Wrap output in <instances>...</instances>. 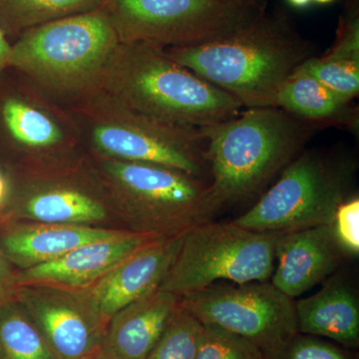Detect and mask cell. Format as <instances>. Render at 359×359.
<instances>
[{"label":"cell","instance_id":"6da1fadb","mask_svg":"<svg viewBox=\"0 0 359 359\" xmlns=\"http://www.w3.org/2000/svg\"><path fill=\"white\" fill-rule=\"evenodd\" d=\"M175 62L236 99L243 107H276L278 92L313 46L280 9L208 43L165 48Z\"/></svg>","mask_w":359,"mask_h":359},{"label":"cell","instance_id":"7a4b0ae2","mask_svg":"<svg viewBox=\"0 0 359 359\" xmlns=\"http://www.w3.org/2000/svg\"><path fill=\"white\" fill-rule=\"evenodd\" d=\"M98 88L144 114L196 128L231 119L243 108L230 94L175 62L165 48L147 42H119Z\"/></svg>","mask_w":359,"mask_h":359},{"label":"cell","instance_id":"3957f363","mask_svg":"<svg viewBox=\"0 0 359 359\" xmlns=\"http://www.w3.org/2000/svg\"><path fill=\"white\" fill-rule=\"evenodd\" d=\"M313 127L280 108L266 107L248 108L200 128L217 208L247 199L282 173L301 154Z\"/></svg>","mask_w":359,"mask_h":359},{"label":"cell","instance_id":"277c9868","mask_svg":"<svg viewBox=\"0 0 359 359\" xmlns=\"http://www.w3.org/2000/svg\"><path fill=\"white\" fill-rule=\"evenodd\" d=\"M60 103L87 155L204 175L207 144L200 128L144 114L98 87Z\"/></svg>","mask_w":359,"mask_h":359},{"label":"cell","instance_id":"5b68a950","mask_svg":"<svg viewBox=\"0 0 359 359\" xmlns=\"http://www.w3.org/2000/svg\"><path fill=\"white\" fill-rule=\"evenodd\" d=\"M130 231L159 238L183 235L211 221L218 208L209 184L160 165L87 155Z\"/></svg>","mask_w":359,"mask_h":359},{"label":"cell","instance_id":"8992f818","mask_svg":"<svg viewBox=\"0 0 359 359\" xmlns=\"http://www.w3.org/2000/svg\"><path fill=\"white\" fill-rule=\"evenodd\" d=\"M119 44L103 9L51 21L11 43L8 67L62 102L97 88Z\"/></svg>","mask_w":359,"mask_h":359},{"label":"cell","instance_id":"52a82bcc","mask_svg":"<svg viewBox=\"0 0 359 359\" xmlns=\"http://www.w3.org/2000/svg\"><path fill=\"white\" fill-rule=\"evenodd\" d=\"M86 156L62 104L20 70L0 72V157L11 173L67 169Z\"/></svg>","mask_w":359,"mask_h":359},{"label":"cell","instance_id":"ba28073f","mask_svg":"<svg viewBox=\"0 0 359 359\" xmlns=\"http://www.w3.org/2000/svg\"><path fill=\"white\" fill-rule=\"evenodd\" d=\"M269 0H104L119 42L163 48L208 43L252 25Z\"/></svg>","mask_w":359,"mask_h":359},{"label":"cell","instance_id":"9c48e42d","mask_svg":"<svg viewBox=\"0 0 359 359\" xmlns=\"http://www.w3.org/2000/svg\"><path fill=\"white\" fill-rule=\"evenodd\" d=\"M280 233L247 230L233 222L198 224L184 233L159 289L181 297L221 280L266 282L275 269Z\"/></svg>","mask_w":359,"mask_h":359},{"label":"cell","instance_id":"30bf717a","mask_svg":"<svg viewBox=\"0 0 359 359\" xmlns=\"http://www.w3.org/2000/svg\"><path fill=\"white\" fill-rule=\"evenodd\" d=\"M346 168L316 151L301 153L275 185L233 223L247 230L283 233L332 226L335 212L348 199Z\"/></svg>","mask_w":359,"mask_h":359},{"label":"cell","instance_id":"8fae6325","mask_svg":"<svg viewBox=\"0 0 359 359\" xmlns=\"http://www.w3.org/2000/svg\"><path fill=\"white\" fill-rule=\"evenodd\" d=\"M180 306L203 325L224 328L273 355L297 334L294 301L271 283L210 285L180 297Z\"/></svg>","mask_w":359,"mask_h":359},{"label":"cell","instance_id":"7c38bea8","mask_svg":"<svg viewBox=\"0 0 359 359\" xmlns=\"http://www.w3.org/2000/svg\"><path fill=\"white\" fill-rule=\"evenodd\" d=\"M13 175V195L4 215L6 221L92 226L116 215L110 194L87 156L67 169Z\"/></svg>","mask_w":359,"mask_h":359},{"label":"cell","instance_id":"4fadbf2b","mask_svg":"<svg viewBox=\"0 0 359 359\" xmlns=\"http://www.w3.org/2000/svg\"><path fill=\"white\" fill-rule=\"evenodd\" d=\"M15 299L39 328L56 358H96L106 327L89 313L72 290L20 285Z\"/></svg>","mask_w":359,"mask_h":359},{"label":"cell","instance_id":"5bb4252c","mask_svg":"<svg viewBox=\"0 0 359 359\" xmlns=\"http://www.w3.org/2000/svg\"><path fill=\"white\" fill-rule=\"evenodd\" d=\"M183 236L151 243L123 259L89 287L72 292L106 327L118 311L159 287L178 252Z\"/></svg>","mask_w":359,"mask_h":359},{"label":"cell","instance_id":"9a60e30c","mask_svg":"<svg viewBox=\"0 0 359 359\" xmlns=\"http://www.w3.org/2000/svg\"><path fill=\"white\" fill-rule=\"evenodd\" d=\"M346 255L332 224L283 231L276 243L271 283L294 299L334 275Z\"/></svg>","mask_w":359,"mask_h":359},{"label":"cell","instance_id":"2e32d148","mask_svg":"<svg viewBox=\"0 0 359 359\" xmlns=\"http://www.w3.org/2000/svg\"><path fill=\"white\" fill-rule=\"evenodd\" d=\"M128 231L118 237L80 245L65 256L16 273L20 285H49L68 290L89 287L123 259L159 240Z\"/></svg>","mask_w":359,"mask_h":359},{"label":"cell","instance_id":"e0dca14e","mask_svg":"<svg viewBox=\"0 0 359 359\" xmlns=\"http://www.w3.org/2000/svg\"><path fill=\"white\" fill-rule=\"evenodd\" d=\"M179 304V297L157 287L125 306L106 325L96 358L145 359L162 337Z\"/></svg>","mask_w":359,"mask_h":359},{"label":"cell","instance_id":"ac0fdd59","mask_svg":"<svg viewBox=\"0 0 359 359\" xmlns=\"http://www.w3.org/2000/svg\"><path fill=\"white\" fill-rule=\"evenodd\" d=\"M126 231L86 224L6 221L0 230V249L9 263L20 271L53 261L80 245L118 237Z\"/></svg>","mask_w":359,"mask_h":359},{"label":"cell","instance_id":"d6986e66","mask_svg":"<svg viewBox=\"0 0 359 359\" xmlns=\"http://www.w3.org/2000/svg\"><path fill=\"white\" fill-rule=\"evenodd\" d=\"M297 332L327 339L346 348L359 346V297L342 276L332 275L316 294L294 302Z\"/></svg>","mask_w":359,"mask_h":359},{"label":"cell","instance_id":"ffe728a7","mask_svg":"<svg viewBox=\"0 0 359 359\" xmlns=\"http://www.w3.org/2000/svg\"><path fill=\"white\" fill-rule=\"evenodd\" d=\"M302 69L316 77L344 101L351 102L359 92V11L351 0L340 18L334 46L321 57L309 58Z\"/></svg>","mask_w":359,"mask_h":359},{"label":"cell","instance_id":"44dd1931","mask_svg":"<svg viewBox=\"0 0 359 359\" xmlns=\"http://www.w3.org/2000/svg\"><path fill=\"white\" fill-rule=\"evenodd\" d=\"M347 104L301 66L283 83L276 107L304 120L348 119Z\"/></svg>","mask_w":359,"mask_h":359},{"label":"cell","instance_id":"7402d4cb","mask_svg":"<svg viewBox=\"0 0 359 359\" xmlns=\"http://www.w3.org/2000/svg\"><path fill=\"white\" fill-rule=\"evenodd\" d=\"M104 0H0V28L14 41L51 21L102 8Z\"/></svg>","mask_w":359,"mask_h":359},{"label":"cell","instance_id":"603a6c76","mask_svg":"<svg viewBox=\"0 0 359 359\" xmlns=\"http://www.w3.org/2000/svg\"><path fill=\"white\" fill-rule=\"evenodd\" d=\"M0 359H58L16 299L0 306Z\"/></svg>","mask_w":359,"mask_h":359},{"label":"cell","instance_id":"cb8c5ba5","mask_svg":"<svg viewBox=\"0 0 359 359\" xmlns=\"http://www.w3.org/2000/svg\"><path fill=\"white\" fill-rule=\"evenodd\" d=\"M203 325L180 306L145 359H196Z\"/></svg>","mask_w":359,"mask_h":359},{"label":"cell","instance_id":"d4e9b609","mask_svg":"<svg viewBox=\"0 0 359 359\" xmlns=\"http://www.w3.org/2000/svg\"><path fill=\"white\" fill-rule=\"evenodd\" d=\"M196 359H266V358L263 351L249 339L217 325H203Z\"/></svg>","mask_w":359,"mask_h":359},{"label":"cell","instance_id":"484cf974","mask_svg":"<svg viewBox=\"0 0 359 359\" xmlns=\"http://www.w3.org/2000/svg\"><path fill=\"white\" fill-rule=\"evenodd\" d=\"M268 359H355L348 348L297 332Z\"/></svg>","mask_w":359,"mask_h":359},{"label":"cell","instance_id":"4316f807","mask_svg":"<svg viewBox=\"0 0 359 359\" xmlns=\"http://www.w3.org/2000/svg\"><path fill=\"white\" fill-rule=\"evenodd\" d=\"M335 237L347 255L359 254V199H347L337 208L332 223Z\"/></svg>","mask_w":359,"mask_h":359},{"label":"cell","instance_id":"83f0119b","mask_svg":"<svg viewBox=\"0 0 359 359\" xmlns=\"http://www.w3.org/2000/svg\"><path fill=\"white\" fill-rule=\"evenodd\" d=\"M18 283L13 264L4 256L0 249V306L15 299Z\"/></svg>","mask_w":359,"mask_h":359},{"label":"cell","instance_id":"f1b7e54d","mask_svg":"<svg viewBox=\"0 0 359 359\" xmlns=\"http://www.w3.org/2000/svg\"><path fill=\"white\" fill-rule=\"evenodd\" d=\"M13 195V175L0 166V217L6 215Z\"/></svg>","mask_w":359,"mask_h":359},{"label":"cell","instance_id":"f546056e","mask_svg":"<svg viewBox=\"0 0 359 359\" xmlns=\"http://www.w3.org/2000/svg\"><path fill=\"white\" fill-rule=\"evenodd\" d=\"M11 43L0 28V72L8 67Z\"/></svg>","mask_w":359,"mask_h":359},{"label":"cell","instance_id":"4dcf8cb0","mask_svg":"<svg viewBox=\"0 0 359 359\" xmlns=\"http://www.w3.org/2000/svg\"><path fill=\"white\" fill-rule=\"evenodd\" d=\"M287 4L294 8H306L311 4V0H287Z\"/></svg>","mask_w":359,"mask_h":359},{"label":"cell","instance_id":"1f68e13d","mask_svg":"<svg viewBox=\"0 0 359 359\" xmlns=\"http://www.w3.org/2000/svg\"><path fill=\"white\" fill-rule=\"evenodd\" d=\"M311 1L316 2L318 4H328L335 1V0H311Z\"/></svg>","mask_w":359,"mask_h":359},{"label":"cell","instance_id":"d6a6232c","mask_svg":"<svg viewBox=\"0 0 359 359\" xmlns=\"http://www.w3.org/2000/svg\"><path fill=\"white\" fill-rule=\"evenodd\" d=\"M89 359H101V358H89Z\"/></svg>","mask_w":359,"mask_h":359}]
</instances>
